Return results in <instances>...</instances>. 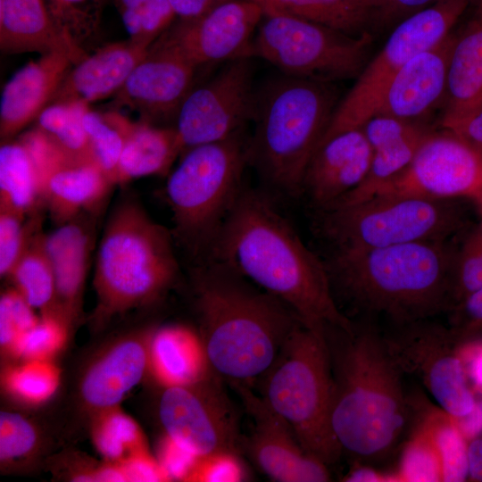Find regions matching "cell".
<instances>
[{"label": "cell", "mask_w": 482, "mask_h": 482, "mask_svg": "<svg viewBox=\"0 0 482 482\" xmlns=\"http://www.w3.org/2000/svg\"><path fill=\"white\" fill-rule=\"evenodd\" d=\"M183 153L175 128L128 120L125 142L119 161L115 184L167 172Z\"/></svg>", "instance_id": "cell-29"}, {"label": "cell", "mask_w": 482, "mask_h": 482, "mask_svg": "<svg viewBox=\"0 0 482 482\" xmlns=\"http://www.w3.org/2000/svg\"><path fill=\"white\" fill-rule=\"evenodd\" d=\"M56 24L70 33L91 29L100 12L99 0H46Z\"/></svg>", "instance_id": "cell-47"}, {"label": "cell", "mask_w": 482, "mask_h": 482, "mask_svg": "<svg viewBox=\"0 0 482 482\" xmlns=\"http://www.w3.org/2000/svg\"><path fill=\"white\" fill-rule=\"evenodd\" d=\"M371 33L352 36L284 13H264L251 55L287 76L322 82L357 78L370 60Z\"/></svg>", "instance_id": "cell-10"}, {"label": "cell", "mask_w": 482, "mask_h": 482, "mask_svg": "<svg viewBox=\"0 0 482 482\" xmlns=\"http://www.w3.org/2000/svg\"><path fill=\"white\" fill-rule=\"evenodd\" d=\"M153 329L125 334L107 343L88 361L77 384V400L90 420L120 403L149 372Z\"/></svg>", "instance_id": "cell-18"}, {"label": "cell", "mask_w": 482, "mask_h": 482, "mask_svg": "<svg viewBox=\"0 0 482 482\" xmlns=\"http://www.w3.org/2000/svg\"><path fill=\"white\" fill-rule=\"evenodd\" d=\"M473 234L477 239L478 245L479 246V249L482 253V212H481V219L478 222V226L472 230Z\"/></svg>", "instance_id": "cell-59"}, {"label": "cell", "mask_w": 482, "mask_h": 482, "mask_svg": "<svg viewBox=\"0 0 482 482\" xmlns=\"http://www.w3.org/2000/svg\"><path fill=\"white\" fill-rule=\"evenodd\" d=\"M195 70L178 52L156 40L114 95L117 104L137 110L147 118L177 115L192 90Z\"/></svg>", "instance_id": "cell-19"}, {"label": "cell", "mask_w": 482, "mask_h": 482, "mask_svg": "<svg viewBox=\"0 0 482 482\" xmlns=\"http://www.w3.org/2000/svg\"><path fill=\"white\" fill-rule=\"evenodd\" d=\"M454 30L436 46L414 55L399 70L376 114L421 120L428 112L441 105Z\"/></svg>", "instance_id": "cell-22"}, {"label": "cell", "mask_w": 482, "mask_h": 482, "mask_svg": "<svg viewBox=\"0 0 482 482\" xmlns=\"http://www.w3.org/2000/svg\"><path fill=\"white\" fill-rule=\"evenodd\" d=\"M158 418L163 434L204 458L242 445L238 417L219 380L162 387Z\"/></svg>", "instance_id": "cell-13"}, {"label": "cell", "mask_w": 482, "mask_h": 482, "mask_svg": "<svg viewBox=\"0 0 482 482\" xmlns=\"http://www.w3.org/2000/svg\"><path fill=\"white\" fill-rule=\"evenodd\" d=\"M393 327L382 334L401 371L418 378L453 418L470 414L478 402L451 329L430 319Z\"/></svg>", "instance_id": "cell-12"}, {"label": "cell", "mask_w": 482, "mask_h": 482, "mask_svg": "<svg viewBox=\"0 0 482 482\" xmlns=\"http://www.w3.org/2000/svg\"><path fill=\"white\" fill-rule=\"evenodd\" d=\"M452 132L482 148V109Z\"/></svg>", "instance_id": "cell-55"}, {"label": "cell", "mask_w": 482, "mask_h": 482, "mask_svg": "<svg viewBox=\"0 0 482 482\" xmlns=\"http://www.w3.org/2000/svg\"><path fill=\"white\" fill-rule=\"evenodd\" d=\"M113 186L92 161L71 160L48 179L44 204L51 220L59 226L84 212H96Z\"/></svg>", "instance_id": "cell-28"}, {"label": "cell", "mask_w": 482, "mask_h": 482, "mask_svg": "<svg viewBox=\"0 0 482 482\" xmlns=\"http://www.w3.org/2000/svg\"><path fill=\"white\" fill-rule=\"evenodd\" d=\"M89 104L81 101H56L37 118V127L49 136L71 159L92 161L84 115Z\"/></svg>", "instance_id": "cell-36"}, {"label": "cell", "mask_w": 482, "mask_h": 482, "mask_svg": "<svg viewBox=\"0 0 482 482\" xmlns=\"http://www.w3.org/2000/svg\"><path fill=\"white\" fill-rule=\"evenodd\" d=\"M43 202L35 165L23 144L4 141L0 147V210L32 214Z\"/></svg>", "instance_id": "cell-31"}, {"label": "cell", "mask_w": 482, "mask_h": 482, "mask_svg": "<svg viewBox=\"0 0 482 482\" xmlns=\"http://www.w3.org/2000/svg\"><path fill=\"white\" fill-rule=\"evenodd\" d=\"M253 71L249 57L237 58L210 81L189 92L174 127L183 153L242 132L245 123L253 119L257 96Z\"/></svg>", "instance_id": "cell-14"}, {"label": "cell", "mask_w": 482, "mask_h": 482, "mask_svg": "<svg viewBox=\"0 0 482 482\" xmlns=\"http://www.w3.org/2000/svg\"><path fill=\"white\" fill-rule=\"evenodd\" d=\"M469 478L482 482V437L471 439L468 445Z\"/></svg>", "instance_id": "cell-57"}, {"label": "cell", "mask_w": 482, "mask_h": 482, "mask_svg": "<svg viewBox=\"0 0 482 482\" xmlns=\"http://www.w3.org/2000/svg\"><path fill=\"white\" fill-rule=\"evenodd\" d=\"M209 260L228 265L285 303L312 330L354 329L335 300L326 263L258 191L243 188Z\"/></svg>", "instance_id": "cell-1"}, {"label": "cell", "mask_w": 482, "mask_h": 482, "mask_svg": "<svg viewBox=\"0 0 482 482\" xmlns=\"http://www.w3.org/2000/svg\"><path fill=\"white\" fill-rule=\"evenodd\" d=\"M470 4L471 0H437L395 24L383 47L337 104L320 145L337 133L361 128L375 115L399 70L414 55L445 39Z\"/></svg>", "instance_id": "cell-11"}, {"label": "cell", "mask_w": 482, "mask_h": 482, "mask_svg": "<svg viewBox=\"0 0 482 482\" xmlns=\"http://www.w3.org/2000/svg\"><path fill=\"white\" fill-rule=\"evenodd\" d=\"M154 42L130 37L85 56L68 72L55 96L56 101L74 100L89 104L115 95L146 56Z\"/></svg>", "instance_id": "cell-25"}, {"label": "cell", "mask_w": 482, "mask_h": 482, "mask_svg": "<svg viewBox=\"0 0 482 482\" xmlns=\"http://www.w3.org/2000/svg\"><path fill=\"white\" fill-rule=\"evenodd\" d=\"M472 10L482 15V0H471Z\"/></svg>", "instance_id": "cell-60"}, {"label": "cell", "mask_w": 482, "mask_h": 482, "mask_svg": "<svg viewBox=\"0 0 482 482\" xmlns=\"http://www.w3.org/2000/svg\"><path fill=\"white\" fill-rule=\"evenodd\" d=\"M449 312V328L458 343L482 337V288L455 304Z\"/></svg>", "instance_id": "cell-49"}, {"label": "cell", "mask_w": 482, "mask_h": 482, "mask_svg": "<svg viewBox=\"0 0 482 482\" xmlns=\"http://www.w3.org/2000/svg\"><path fill=\"white\" fill-rule=\"evenodd\" d=\"M199 334L213 371L233 384L264 375L300 323L285 303L214 260L193 270Z\"/></svg>", "instance_id": "cell-2"}, {"label": "cell", "mask_w": 482, "mask_h": 482, "mask_svg": "<svg viewBox=\"0 0 482 482\" xmlns=\"http://www.w3.org/2000/svg\"><path fill=\"white\" fill-rule=\"evenodd\" d=\"M156 459L170 481H189L201 458L163 434Z\"/></svg>", "instance_id": "cell-50"}, {"label": "cell", "mask_w": 482, "mask_h": 482, "mask_svg": "<svg viewBox=\"0 0 482 482\" xmlns=\"http://www.w3.org/2000/svg\"><path fill=\"white\" fill-rule=\"evenodd\" d=\"M420 419L439 456L443 481L461 482L469 478L468 440L452 416L443 409L426 408Z\"/></svg>", "instance_id": "cell-37"}, {"label": "cell", "mask_w": 482, "mask_h": 482, "mask_svg": "<svg viewBox=\"0 0 482 482\" xmlns=\"http://www.w3.org/2000/svg\"><path fill=\"white\" fill-rule=\"evenodd\" d=\"M371 158L372 150L361 128L337 133L323 141L312 156L302 192L325 212L362 182Z\"/></svg>", "instance_id": "cell-20"}, {"label": "cell", "mask_w": 482, "mask_h": 482, "mask_svg": "<svg viewBox=\"0 0 482 482\" xmlns=\"http://www.w3.org/2000/svg\"><path fill=\"white\" fill-rule=\"evenodd\" d=\"M398 481H443L438 453L428 433L418 423L406 442L395 472Z\"/></svg>", "instance_id": "cell-41"}, {"label": "cell", "mask_w": 482, "mask_h": 482, "mask_svg": "<svg viewBox=\"0 0 482 482\" xmlns=\"http://www.w3.org/2000/svg\"><path fill=\"white\" fill-rule=\"evenodd\" d=\"M263 15L262 7L253 0H230L199 17L180 20L157 41L196 68L250 57L252 42Z\"/></svg>", "instance_id": "cell-16"}, {"label": "cell", "mask_w": 482, "mask_h": 482, "mask_svg": "<svg viewBox=\"0 0 482 482\" xmlns=\"http://www.w3.org/2000/svg\"><path fill=\"white\" fill-rule=\"evenodd\" d=\"M25 216L0 210V275L8 277L33 235Z\"/></svg>", "instance_id": "cell-46"}, {"label": "cell", "mask_w": 482, "mask_h": 482, "mask_svg": "<svg viewBox=\"0 0 482 482\" xmlns=\"http://www.w3.org/2000/svg\"><path fill=\"white\" fill-rule=\"evenodd\" d=\"M150 0H120V10H136L143 7Z\"/></svg>", "instance_id": "cell-58"}, {"label": "cell", "mask_w": 482, "mask_h": 482, "mask_svg": "<svg viewBox=\"0 0 482 482\" xmlns=\"http://www.w3.org/2000/svg\"><path fill=\"white\" fill-rule=\"evenodd\" d=\"M89 432L94 446L105 461L120 462L137 452L147 449L139 425L120 406L91 418Z\"/></svg>", "instance_id": "cell-34"}, {"label": "cell", "mask_w": 482, "mask_h": 482, "mask_svg": "<svg viewBox=\"0 0 482 482\" xmlns=\"http://www.w3.org/2000/svg\"><path fill=\"white\" fill-rule=\"evenodd\" d=\"M344 481L347 482H387L398 481L395 473L392 475L378 471L370 467L355 466L345 477Z\"/></svg>", "instance_id": "cell-56"}, {"label": "cell", "mask_w": 482, "mask_h": 482, "mask_svg": "<svg viewBox=\"0 0 482 482\" xmlns=\"http://www.w3.org/2000/svg\"><path fill=\"white\" fill-rule=\"evenodd\" d=\"M481 288L482 253L471 231L457 248L452 281V308Z\"/></svg>", "instance_id": "cell-43"}, {"label": "cell", "mask_w": 482, "mask_h": 482, "mask_svg": "<svg viewBox=\"0 0 482 482\" xmlns=\"http://www.w3.org/2000/svg\"><path fill=\"white\" fill-rule=\"evenodd\" d=\"M0 47L11 54L68 50L85 57L74 37L56 24L46 0H0Z\"/></svg>", "instance_id": "cell-26"}, {"label": "cell", "mask_w": 482, "mask_h": 482, "mask_svg": "<svg viewBox=\"0 0 482 482\" xmlns=\"http://www.w3.org/2000/svg\"><path fill=\"white\" fill-rule=\"evenodd\" d=\"M174 237L137 198L121 197L112 208L99 241L90 320L101 329L112 319L160 302L175 284L179 267Z\"/></svg>", "instance_id": "cell-5"}, {"label": "cell", "mask_w": 482, "mask_h": 482, "mask_svg": "<svg viewBox=\"0 0 482 482\" xmlns=\"http://www.w3.org/2000/svg\"><path fill=\"white\" fill-rule=\"evenodd\" d=\"M126 480L132 482L170 481L156 458L148 449L137 452L119 462Z\"/></svg>", "instance_id": "cell-51"}, {"label": "cell", "mask_w": 482, "mask_h": 482, "mask_svg": "<svg viewBox=\"0 0 482 482\" xmlns=\"http://www.w3.org/2000/svg\"><path fill=\"white\" fill-rule=\"evenodd\" d=\"M129 119L118 112L99 113L89 108L84 115L90 156L115 184V176L123 149Z\"/></svg>", "instance_id": "cell-38"}, {"label": "cell", "mask_w": 482, "mask_h": 482, "mask_svg": "<svg viewBox=\"0 0 482 482\" xmlns=\"http://www.w3.org/2000/svg\"><path fill=\"white\" fill-rule=\"evenodd\" d=\"M149 372L162 387L195 384L215 373L200 334L182 325L153 329Z\"/></svg>", "instance_id": "cell-27"}, {"label": "cell", "mask_w": 482, "mask_h": 482, "mask_svg": "<svg viewBox=\"0 0 482 482\" xmlns=\"http://www.w3.org/2000/svg\"><path fill=\"white\" fill-rule=\"evenodd\" d=\"M81 59L68 50L41 54L21 68L5 84L0 102V137L8 141L55 97L71 63Z\"/></svg>", "instance_id": "cell-21"}, {"label": "cell", "mask_w": 482, "mask_h": 482, "mask_svg": "<svg viewBox=\"0 0 482 482\" xmlns=\"http://www.w3.org/2000/svg\"><path fill=\"white\" fill-rule=\"evenodd\" d=\"M325 212V234L341 250L446 240L464 226L455 200L410 195H376Z\"/></svg>", "instance_id": "cell-9"}, {"label": "cell", "mask_w": 482, "mask_h": 482, "mask_svg": "<svg viewBox=\"0 0 482 482\" xmlns=\"http://www.w3.org/2000/svg\"><path fill=\"white\" fill-rule=\"evenodd\" d=\"M437 0H379L373 27H394L403 19L434 4Z\"/></svg>", "instance_id": "cell-52"}, {"label": "cell", "mask_w": 482, "mask_h": 482, "mask_svg": "<svg viewBox=\"0 0 482 482\" xmlns=\"http://www.w3.org/2000/svg\"><path fill=\"white\" fill-rule=\"evenodd\" d=\"M264 375L265 403L309 454L327 466L336 462L342 449L331 427L334 382L326 333L300 323Z\"/></svg>", "instance_id": "cell-8"}, {"label": "cell", "mask_w": 482, "mask_h": 482, "mask_svg": "<svg viewBox=\"0 0 482 482\" xmlns=\"http://www.w3.org/2000/svg\"><path fill=\"white\" fill-rule=\"evenodd\" d=\"M456 252L447 240L336 249L326 267L332 286L359 309L403 324L451 310Z\"/></svg>", "instance_id": "cell-4"}, {"label": "cell", "mask_w": 482, "mask_h": 482, "mask_svg": "<svg viewBox=\"0 0 482 482\" xmlns=\"http://www.w3.org/2000/svg\"><path fill=\"white\" fill-rule=\"evenodd\" d=\"M176 16L190 20L203 15L213 7L230 0H168Z\"/></svg>", "instance_id": "cell-54"}, {"label": "cell", "mask_w": 482, "mask_h": 482, "mask_svg": "<svg viewBox=\"0 0 482 482\" xmlns=\"http://www.w3.org/2000/svg\"><path fill=\"white\" fill-rule=\"evenodd\" d=\"M250 416L253 429L242 445L254 464L270 479L279 482L330 480L328 466L309 454L290 426L248 386L233 384Z\"/></svg>", "instance_id": "cell-17"}, {"label": "cell", "mask_w": 482, "mask_h": 482, "mask_svg": "<svg viewBox=\"0 0 482 482\" xmlns=\"http://www.w3.org/2000/svg\"><path fill=\"white\" fill-rule=\"evenodd\" d=\"M32 308L13 287L0 297V347L2 356L11 358L22 336L38 320Z\"/></svg>", "instance_id": "cell-42"}, {"label": "cell", "mask_w": 482, "mask_h": 482, "mask_svg": "<svg viewBox=\"0 0 482 482\" xmlns=\"http://www.w3.org/2000/svg\"><path fill=\"white\" fill-rule=\"evenodd\" d=\"M61 369L54 361H18L6 366L1 375L4 391L27 406H39L58 391Z\"/></svg>", "instance_id": "cell-35"}, {"label": "cell", "mask_w": 482, "mask_h": 482, "mask_svg": "<svg viewBox=\"0 0 482 482\" xmlns=\"http://www.w3.org/2000/svg\"><path fill=\"white\" fill-rule=\"evenodd\" d=\"M43 235L36 233L32 236L8 276L13 282V287L41 313L57 311L54 277L44 247Z\"/></svg>", "instance_id": "cell-32"}, {"label": "cell", "mask_w": 482, "mask_h": 482, "mask_svg": "<svg viewBox=\"0 0 482 482\" xmlns=\"http://www.w3.org/2000/svg\"><path fill=\"white\" fill-rule=\"evenodd\" d=\"M475 202L478 205L480 212H482V195L478 197Z\"/></svg>", "instance_id": "cell-61"}, {"label": "cell", "mask_w": 482, "mask_h": 482, "mask_svg": "<svg viewBox=\"0 0 482 482\" xmlns=\"http://www.w3.org/2000/svg\"><path fill=\"white\" fill-rule=\"evenodd\" d=\"M386 195L476 201L482 195V148L452 131L433 129L409 166L376 195Z\"/></svg>", "instance_id": "cell-15"}, {"label": "cell", "mask_w": 482, "mask_h": 482, "mask_svg": "<svg viewBox=\"0 0 482 482\" xmlns=\"http://www.w3.org/2000/svg\"><path fill=\"white\" fill-rule=\"evenodd\" d=\"M183 154L168 177L165 195L172 213L174 240L202 262L209 260L244 188L248 140L239 132Z\"/></svg>", "instance_id": "cell-7"}, {"label": "cell", "mask_w": 482, "mask_h": 482, "mask_svg": "<svg viewBox=\"0 0 482 482\" xmlns=\"http://www.w3.org/2000/svg\"><path fill=\"white\" fill-rule=\"evenodd\" d=\"M458 351L469 381L482 394V337L459 343Z\"/></svg>", "instance_id": "cell-53"}, {"label": "cell", "mask_w": 482, "mask_h": 482, "mask_svg": "<svg viewBox=\"0 0 482 482\" xmlns=\"http://www.w3.org/2000/svg\"><path fill=\"white\" fill-rule=\"evenodd\" d=\"M431 131L373 150L370 165L362 182L328 210L353 205L375 196L409 166Z\"/></svg>", "instance_id": "cell-33"}, {"label": "cell", "mask_w": 482, "mask_h": 482, "mask_svg": "<svg viewBox=\"0 0 482 482\" xmlns=\"http://www.w3.org/2000/svg\"><path fill=\"white\" fill-rule=\"evenodd\" d=\"M39 428L24 415L8 411L0 413V463L2 470L25 463L41 448Z\"/></svg>", "instance_id": "cell-40"}, {"label": "cell", "mask_w": 482, "mask_h": 482, "mask_svg": "<svg viewBox=\"0 0 482 482\" xmlns=\"http://www.w3.org/2000/svg\"><path fill=\"white\" fill-rule=\"evenodd\" d=\"M264 13H284L313 21L352 36L370 33L373 0H253Z\"/></svg>", "instance_id": "cell-30"}, {"label": "cell", "mask_w": 482, "mask_h": 482, "mask_svg": "<svg viewBox=\"0 0 482 482\" xmlns=\"http://www.w3.org/2000/svg\"><path fill=\"white\" fill-rule=\"evenodd\" d=\"M247 471L236 452H220L201 458L189 481L239 482Z\"/></svg>", "instance_id": "cell-48"}, {"label": "cell", "mask_w": 482, "mask_h": 482, "mask_svg": "<svg viewBox=\"0 0 482 482\" xmlns=\"http://www.w3.org/2000/svg\"><path fill=\"white\" fill-rule=\"evenodd\" d=\"M19 140L27 149L35 165L44 202V193L50 177L73 159L37 127L22 134Z\"/></svg>", "instance_id": "cell-45"}, {"label": "cell", "mask_w": 482, "mask_h": 482, "mask_svg": "<svg viewBox=\"0 0 482 482\" xmlns=\"http://www.w3.org/2000/svg\"><path fill=\"white\" fill-rule=\"evenodd\" d=\"M333 374L331 427L342 449L361 460L389 453L408 420L402 375L383 334L369 326L326 333Z\"/></svg>", "instance_id": "cell-3"}, {"label": "cell", "mask_w": 482, "mask_h": 482, "mask_svg": "<svg viewBox=\"0 0 482 482\" xmlns=\"http://www.w3.org/2000/svg\"><path fill=\"white\" fill-rule=\"evenodd\" d=\"M120 12L123 24L130 37L154 41L176 17L168 0H150L139 9Z\"/></svg>", "instance_id": "cell-44"}, {"label": "cell", "mask_w": 482, "mask_h": 482, "mask_svg": "<svg viewBox=\"0 0 482 482\" xmlns=\"http://www.w3.org/2000/svg\"><path fill=\"white\" fill-rule=\"evenodd\" d=\"M55 283L56 309L73 328L80 320L90 255L93 228L83 214L43 235Z\"/></svg>", "instance_id": "cell-23"}, {"label": "cell", "mask_w": 482, "mask_h": 482, "mask_svg": "<svg viewBox=\"0 0 482 482\" xmlns=\"http://www.w3.org/2000/svg\"><path fill=\"white\" fill-rule=\"evenodd\" d=\"M337 106L328 82L286 76L257 96L249 162L287 195L302 193L306 167Z\"/></svg>", "instance_id": "cell-6"}, {"label": "cell", "mask_w": 482, "mask_h": 482, "mask_svg": "<svg viewBox=\"0 0 482 482\" xmlns=\"http://www.w3.org/2000/svg\"><path fill=\"white\" fill-rule=\"evenodd\" d=\"M373 1H374L375 4H376V9H377V6H378V1H379V0H373ZM375 12H376V11H375Z\"/></svg>", "instance_id": "cell-62"}, {"label": "cell", "mask_w": 482, "mask_h": 482, "mask_svg": "<svg viewBox=\"0 0 482 482\" xmlns=\"http://www.w3.org/2000/svg\"><path fill=\"white\" fill-rule=\"evenodd\" d=\"M72 328L57 311L41 313L37 322L17 343L11 359L54 361L67 345Z\"/></svg>", "instance_id": "cell-39"}, {"label": "cell", "mask_w": 482, "mask_h": 482, "mask_svg": "<svg viewBox=\"0 0 482 482\" xmlns=\"http://www.w3.org/2000/svg\"><path fill=\"white\" fill-rule=\"evenodd\" d=\"M439 126L453 131L482 109V15L454 30Z\"/></svg>", "instance_id": "cell-24"}]
</instances>
